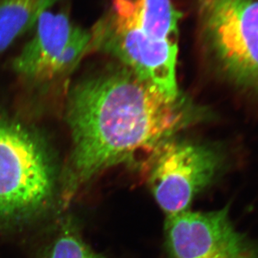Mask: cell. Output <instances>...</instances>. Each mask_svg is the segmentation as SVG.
Segmentation results:
<instances>
[{
	"label": "cell",
	"instance_id": "6da1fadb",
	"mask_svg": "<svg viewBox=\"0 0 258 258\" xmlns=\"http://www.w3.org/2000/svg\"><path fill=\"white\" fill-rule=\"evenodd\" d=\"M189 110L182 98L166 99L120 64L77 82L67 107L72 151L66 201L106 169L140 160L149 163L189 122Z\"/></svg>",
	"mask_w": 258,
	"mask_h": 258
},
{
	"label": "cell",
	"instance_id": "7a4b0ae2",
	"mask_svg": "<svg viewBox=\"0 0 258 258\" xmlns=\"http://www.w3.org/2000/svg\"><path fill=\"white\" fill-rule=\"evenodd\" d=\"M90 31L88 54L99 52L113 58L166 99H181L176 74L179 43L145 32L125 0H112Z\"/></svg>",
	"mask_w": 258,
	"mask_h": 258
},
{
	"label": "cell",
	"instance_id": "3957f363",
	"mask_svg": "<svg viewBox=\"0 0 258 258\" xmlns=\"http://www.w3.org/2000/svg\"><path fill=\"white\" fill-rule=\"evenodd\" d=\"M52 164L32 131L0 113V223L26 221L50 203Z\"/></svg>",
	"mask_w": 258,
	"mask_h": 258
},
{
	"label": "cell",
	"instance_id": "277c9868",
	"mask_svg": "<svg viewBox=\"0 0 258 258\" xmlns=\"http://www.w3.org/2000/svg\"><path fill=\"white\" fill-rule=\"evenodd\" d=\"M204 41L225 74L258 90V0H199Z\"/></svg>",
	"mask_w": 258,
	"mask_h": 258
},
{
	"label": "cell",
	"instance_id": "5b68a950",
	"mask_svg": "<svg viewBox=\"0 0 258 258\" xmlns=\"http://www.w3.org/2000/svg\"><path fill=\"white\" fill-rule=\"evenodd\" d=\"M221 155L207 144L170 139L149 163V184L157 203L168 215L188 211L193 199L213 181Z\"/></svg>",
	"mask_w": 258,
	"mask_h": 258
},
{
	"label": "cell",
	"instance_id": "8992f818",
	"mask_svg": "<svg viewBox=\"0 0 258 258\" xmlns=\"http://www.w3.org/2000/svg\"><path fill=\"white\" fill-rule=\"evenodd\" d=\"M165 244L169 258H258V244L236 231L227 207L168 216Z\"/></svg>",
	"mask_w": 258,
	"mask_h": 258
},
{
	"label": "cell",
	"instance_id": "52a82bcc",
	"mask_svg": "<svg viewBox=\"0 0 258 258\" xmlns=\"http://www.w3.org/2000/svg\"><path fill=\"white\" fill-rule=\"evenodd\" d=\"M77 27L67 13L48 10L42 14L34 27L32 38L13 60L14 71L38 82H50L68 74L64 51Z\"/></svg>",
	"mask_w": 258,
	"mask_h": 258
},
{
	"label": "cell",
	"instance_id": "ba28073f",
	"mask_svg": "<svg viewBox=\"0 0 258 258\" xmlns=\"http://www.w3.org/2000/svg\"><path fill=\"white\" fill-rule=\"evenodd\" d=\"M60 0H0V54Z\"/></svg>",
	"mask_w": 258,
	"mask_h": 258
},
{
	"label": "cell",
	"instance_id": "9c48e42d",
	"mask_svg": "<svg viewBox=\"0 0 258 258\" xmlns=\"http://www.w3.org/2000/svg\"><path fill=\"white\" fill-rule=\"evenodd\" d=\"M38 258H106L95 251L74 226L67 224Z\"/></svg>",
	"mask_w": 258,
	"mask_h": 258
},
{
	"label": "cell",
	"instance_id": "30bf717a",
	"mask_svg": "<svg viewBox=\"0 0 258 258\" xmlns=\"http://www.w3.org/2000/svg\"><path fill=\"white\" fill-rule=\"evenodd\" d=\"M129 1H131V2H134V1H138V0H129Z\"/></svg>",
	"mask_w": 258,
	"mask_h": 258
}]
</instances>
